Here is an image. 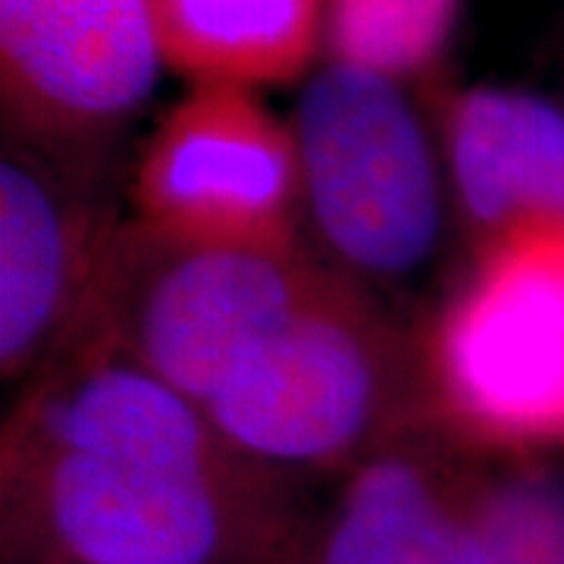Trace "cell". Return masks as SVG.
Wrapping results in <instances>:
<instances>
[{
	"label": "cell",
	"mask_w": 564,
	"mask_h": 564,
	"mask_svg": "<svg viewBox=\"0 0 564 564\" xmlns=\"http://www.w3.org/2000/svg\"><path fill=\"white\" fill-rule=\"evenodd\" d=\"M326 280L304 251L173 242L132 223L113 229L73 345L107 339L204 408Z\"/></svg>",
	"instance_id": "1"
},
{
	"label": "cell",
	"mask_w": 564,
	"mask_h": 564,
	"mask_svg": "<svg viewBox=\"0 0 564 564\" xmlns=\"http://www.w3.org/2000/svg\"><path fill=\"white\" fill-rule=\"evenodd\" d=\"M426 370L440 411L467 440L564 448V223L486 245L436 317Z\"/></svg>",
	"instance_id": "2"
},
{
	"label": "cell",
	"mask_w": 564,
	"mask_h": 564,
	"mask_svg": "<svg viewBox=\"0 0 564 564\" xmlns=\"http://www.w3.org/2000/svg\"><path fill=\"white\" fill-rule=\"evenodd\" d=\"M304 210L326 248L367 276H404L436 248L443 195L430 141L399 85L336 63L295 110Z\"/></svg>",
	"instance_id": "3"
},
{
	"label": "cell",
	"mask_w": 564,
	"mask_h": 564,
	"mask_svg": "<svg viewBox=\"0 0 564 564\" xmlns=\"http://www.w3.org/2000/svg\"><path fill=\"white\" fill-rule=\"evenodd\" d=\"M395 355L380 317L336 276L245 351L204 411L248 462L339 464L383 423Z\"/></svg>",
	"instance_id": "4"
},
{
	"label": "cell",
	"mask_w": 564,
	"mask_h": 564,
	"mask_svg": "<svg viewBox=\"0 0 564 564\" xmlns=\"http://www.w3.org/2000/svg\"><path fill=\"white\" fill-rule=\"evenodd\" d=\"M132 204L135 223L173 242L302 251L295 129L251 88L195 85L144 141Z\"/></svg>",
	"instance_id": "5"
},
{
	"label": "cell",
	"mask_w": 564,
	"mask_h": 564,
	"mask_svg": "<svg viewBox=\"0 0 564 564\" xmlns=\"http://www.w3.org/2000/svg\"><path fill=\"white\" fill-rule=\"evenodd\" d=\"M3 477L66 564H220L251 518L248 474L32 458L3 462Z\"/></svg>",
	"instance_id": "6"
},
{
	"label": "cell",
	"mask_w": 564,
	"mask_h": 564,
	"mask_svg": "<svg viewBox=\"0 0 564 564\" xmlns=\"http://www.w3.org/2000/svg\"><path fill=\"white\" fill-rule=\"evenodd\" d=\"M91 458L242 477L248 458L207 411L107 339L69 345L7 430L3 462Z\"/></svg>",
	"instance_id": "7"
},
{
	"label": "cell",
	"mask_w": 564,
	"mask_h": 564,
	"mask_svg": "<svg viewBox=\"0 0 564 564\" xmlns=\"http://www.w3.org/2000/svg\"><path fill=\"white\" fill-rule=\"evenodd\" d=\"M148 0H0V73L35 139L88 141L129 120L158 85Z\"/></svg>",
	"instance_id": "8"
},
{
	"label": "cell",
	"mask_w": 564,
	"mask_h": 564,
	"mask_svg": "<svg viewBox=\"0 0 564 564\" xmlns=\"http://www.w3.org/2000/svg\"><path fill=\"white\" fill-rule=\"evenodd\" d=\"M113 229L47 166L0 163V367L20 380L79 336Z\"/></svg>",
	"instance_id": "9"
},
{
	"label": "cell",
	"mask_w": 564,
	"mask_h": 564,
	"mask_svg": "<svg viewBox=\"0 0 564 564\" xmlns=\"http://www.w3.org/2000/svg\"><path fill=\"white\" fill-rule=\"evenodd\" d=\"M448 163L480 245L564 223V110L521 88H470L448 113Z\"/></svg>",
	"instance_id": "10"
},
{
	"label": "cell",
	"mask_w": 564,
	"mask_h": 564,
	"mask_svg": "<svg viewBox=\"0 0 564 564\" xmlns=\"http://www.w3.org/2000/svg\"><path fill=\"white\" fill-rule=\"evenodd\" d=\"M317 564H486L474 486L421 455H377L345 486Z\"/></svg>",
	"instance_id": "11"
},
{
	"label": "cell",
	"mask_w": 564,
	"mask_h": 564,
	"mask_svg": "<svg viewBox=\"0 0 564 564\" xmlns=\"http://www.w3.org/2000/svg\"><path fill=\"white\" fill-rule=\"evenodd\" d=\"M163 66L195 85L261 88L304 76L326 0H148Z\"/></svg>",
	"instance_id": "12"
},
{
	"label": "cell",
	"mask_w": 564,
	"mask_h": 564,
	"mask_svg": "<svg viewBox=\"0 0 564 564\" xmlns=\"http://www.w3.org/2000/svg\"><path fill=\"white\" fill-rule=\"evenodd\" d=\"M462 0H326L336 63L386 79L423 73L445 51Z\"/></svg>",
	"instance_id": "13"
},
{
	"label": "cell",
	"mask_w": 564,
	"mask_h": 564,
	"mask_svg": "<svg viewBox=\"0 0 564 564\" xmlns=\"http://www.w3.org/2000/svg\"><path fill=\"white\" fill-rule=\"evenodd\" d=\"M474 524L486 564H564V477L530 467L474 486Z\"/></svg>",
	"instance_id": "14"
}]
</instances>
